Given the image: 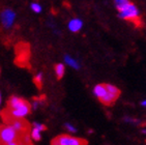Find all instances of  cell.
<instances>
[{
  "label": "cell",
  "instance_id": "cell-1",
  "mask_svg": "<svg viewBox=\"0 0 146 145\" xmlns=\"http://www.w3.org/2000/svg\"><path fill=\"white\" fill-rule=\"evenodd\" d=\"M30 109V105L25 100L13 96L9 100L7 109L4 111L3 115H9L16 118H24L29 114Z\"/></svg>",
  "mask_w": 146,
  "mask_h": 145
},
{
  "label": "cell",
  "instance_id": "cell-2",
  "mask_svg": "<svg viewBox=\"0 0 146 145\" xmlns=\"http://www.w3.org/2000/svg\"><path fill=\"white\" fill-rule=\"evenodd\" d=\"M22 135L11 124L0 126V144L17 145L23 144Z\"/></svg>",
  "mask_w": 146,
  "mask_h": 145
},
{
  "label": "cell",
  "instance_id": "cell-3",
  "mask_svg": "<svg viewBox=\"0 0 146 145\" xmlns=\"http://www.w3.org/2000/svg\"><path fill=\"white\" fill-rule=\"evenodd\" d=\"M119 17L123 20H127V21L138 22L139 17H140V11L135 4L129 3L125 7L119 11Z\"/></svg>",
  "mask_w": 146,
  "mask_h": 145
},
{
  "label": "cell",
  "instance_id": "cell-4",
  "mask_svg": "<svg viewBox=\"0 0 146 145\" xmlns=\"http://www.w3.org/2000/svg\"><path fill=\"white\" fill-rule=\"evenodd\" d=\"M3 117H4V121H5L7 124H11V126H14L18 132L21 133V134L28 133V131H29L28 123L26 122L23 118L11 117V116H9V115H3Z\"/></svg>",
  "mask_w": 146,
  "mask_h": 145
},
{
  "label": "cell",
  "instance_id": "cell-5",
  "mask_svg": "<svg viewBox=\"0 0 146 145\" xmlns=\"http://www.w3.org/2000/svg\"><path fill=\"white\" fill-rule=\"evenodd\" d=\"M86 143L87 142L85 140L68 136V135H61V136L57 137L52 141L53 145H83L86 144Z\"/></svg>",
  "mask_w": 146,
  "mask_h": 145
},
{
  "label": "cell",
  "instance_id": "cell-6",
  "mask_svg": "<svg viewBox=\"0 0 146 145\" xmlns=\"http://www.w3.org/2000/svg\"><path fill=\"white\" fill-rule=\"evenodd\" d=\"M16 19V14L11 9H4L1 13V22L5 28H11Z\"/></svg>",
  "mask_w": 146,
  "mask_h": 145
},
{
  "label": "cell",
  "instance_id": "cell-7",
  "mask_svg": "<svg viewBox=\"0 0 146 145\" xmlns=\"http://www.w3.org/2000/svg\"><path fill=\"white\" fill-rule=\"evenodd\" d=\"M68 29H70V31H72V32H74V33H76V32H79V31L82 29V26H83V22H82L80 19H77V18H75V19H72L68 22Z\"/></svg>",
  "mask_w": 146,
  "mask_h": 145
},
{
  "label": "cell",
  "instance_id": "cell-8",
  "mask_svg": "<svg viewBox=\"0 0 146 145\" xmlns=\"http://www.w3.org/2000/svg\"><path fill=\"white\" fill-rule=\"evenodd\" d=\"M93 93H94V95L98 98H104L105 94L107 93L106 84H98V85H96V87L93 88Z\"/></svg>",
  "mask_w": 146,
  "mask_h": 145
},
{
  "label": "cell",
  "instance_id": "cell-9",
  "mask_svg": "<svg viewBox=\"0 0 146 145\" xmlns=\"http://www.w3.org/2000/svg\"><path fill=\"white\" fill-rule=\"evenodd\" d=\"M64 61H65V63L68 64V67H73V69H75V70H79V67H80V64H79V62L77 61L75 58L70 57V55H65L64 56Z\"/></svg>",
  "mask_w": 146,
  "mask_h": 145
},
{
  "label": "cell",
  "instance_id": "cell-10",
  "mask_svg": "<svg viewBox=\"0 0 146 145\" xmlns=\"http://www.w3.org/2000/svg\"><path fill=\"white\" fill-rule=\"evenodd\" d=\"M106 87H107V91L110 95H112L114 100H117V98L119 96V90H118L117 87H115L114 85H111V84H106Z\"/></svg>",
  "mask_w": 146,
  "mask_h": 145
},
{
  "label": "cell",
  "instance_id": "cell-11",
  "mask_svg": "<svg viewBox=\"0 0 146 145\" xmlns=\"http://www.w3.org/2000/svg\"><path fill=\"white\" fill-rule=\"evenodd\" d=\"M65 72V67L62 63H58L55 65V75L58 79H61Z\"/></svg>",
  "mask_w": 146,
  "mask_h": 145
},
{
  "label": "cell",
  "instance_id": "cell-12",
  "mask_svg": "<svg viewBox=\"0 0 146 145\" xmlns=\"http://www.w3.org/2000/svg\"><path fill=\"white\" fill-rule=\"evenodd\" d=\"M42 131H39L38 128H34L30 131V136H31V139L34 140V141H39L40 138H42V135H40Z\"/></svg>",
  "mask_w": 146,
  "mask_h": 145
},
{
  "label": "cell",
  "instance_id": "cell-13",
  "mask_svg": "<svg viewBox=\"0 0 146 145\" xmlns=\"http://www.w3.org/2000/svg\"><path fill=\"white\" fill-rule=\"evenodd\" d=\"M114 2H115V5L118 11H120L123 7H125L129 3H131V1L129 0H114Z\"/></svg>",
  "mask_w": 146,
  "mask_h": 145
},
{
  "label": "cell",
  "instance_id": "cell-14",
  "mask_svg": "<svg viewBox=\"0 0 146 145\" xmlns=\"http://www.w3.org/2000/svg\"><path fill=\"white\" fill-rule=\"evenodd\" d=\"M31 9H32V11L33 13H35V14H39L40 11H42V5L40 4H38V3L36 2H33V3H31V5H30Z\"/></svg>",
  "mask_w": 146,
  "mask_h": 145
},
{
  "label": "cell",
  "instance_id": "cell-15",
  "mask_svg": "<svg viewBox=\"0 0 146 145\" xmlns=\"http://www.w3.org/2000/svg\"><path fill=\"white\" fill-rule=\"evenodd\" d=\"M42 72H38V74L35 76V78H34V82L37 84V86L40 87L42 86Z\"/></svg>",
  "mask_w": 146,
  "mask_h": 145
},
{
  "label": "cell",
  "instance_id": "cell-16",
  "mask_svg": "<svg viewBox=\"0 0 146 145\" xmlns=\"http://www.w3.org/2000/svg\"><path fill=\"white\" fill-rule=\"evenodd\" d=\"M65 128H66L70 133H76V132H77V128H75L72 123H68V122L65 123Z\"/></svg>",
  "mask_w": 146,
  "mask_h": 145
},
{
  "label": "cell",
  "instance_id": "cell-17",
  "mask_svg": "<svg viewBox=\"0 0 146 145\" xmlns=\"http://www.w3.org/2000/svg\"><path fill=\"white\" fill-rule=\"evenodd\" d=\"M33 126H34V128H38L39 131H42V132L46 130V126H44V124H42V123H38V122H34L33 123Z\"/></svg>",
  "mask_w": 146,
  "mask_h": 145
},
{
  "label": "cell",
  "instance_id": "cell-18",
  "mask_svg": "<svg viewBox=\"0 0 146 145\" xmlns=\"http://www.w3.org/2000/svg\"><path fill=\"white\" fill-rule=\"evenodd\" d=\"M141 105H142V106H143V107H145V108H146V100H144L143 102H142V103H141Z\"/></svg>",
  "mask_w": 146,
  "mask_h": 145
},
{
  "label": "cell",
  "instance_id": "cell-19",
  "mask_svg": "<svg viewBox=\"0 0 146 145\" xmlns=\"http://www.w3.org/2000/svg\"><path fill=\"white\" fill-rule=\"evenodd\" d=\"M142 133H143L144 135H146V128H143V130H142Z\"/></svg>",
  "mask_w": 146,
  "mask_h": 145
},
{
  "label": "cell",
  "instance_id": "cell-20",
  "mask_svg": "<svg viewBox=\"0 0 146 145\" xmlns=\"http://www.w3.org/2000/svg\"><path fill=\"white\" fill-rule=\"evenodd\" d=\"M0 104H1V94H0Z\"/></svg>",
  "mask_w": 146,
  "mask_h": 145
}]
</instances>
